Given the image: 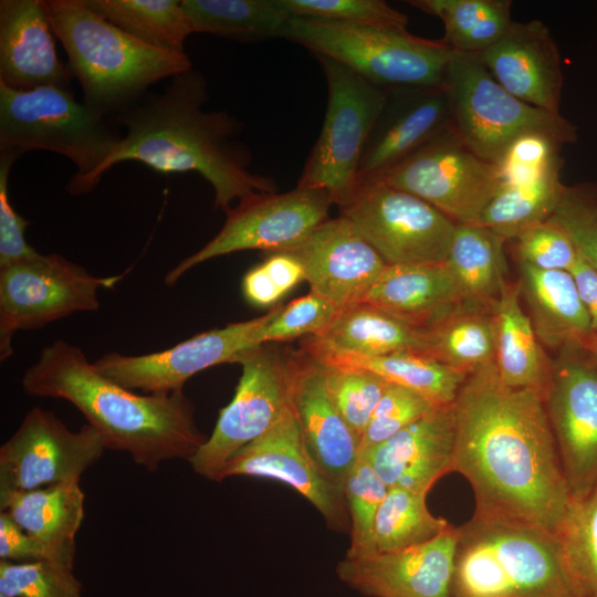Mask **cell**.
<instances>
[{
    "mask_svg": "<svg viewBox=\"0 0 597 597\" xmlns=\"http://www.w3.org/2000/svg\"><path fill=\"white\" fill-rule=\"evenodd\" d=\"M452 472L474 493V516L554 537L572 501L544 396L513 388L495 364L469 374L454 401Z\"/></svg>",
    "mask_w": 597,
    "mask_h": 597,
    "instance_id": "obj_1",
    "label": "cell"
},
{
    "mask_svg": "<svg viewBox=\"0 0 597 597\" xmlns=\"http://www.w3.org/2000/svg\"><path fill=\"white\" fill-rule=\"evenodd\" d=\"M208 84L193 67L170 78L161 93L144 95L109 119L126 134L85 186L92 191L102 176L126 160L163 174L196 172L213 188L214 207L228 210L255 193L274 192L269 177L250 169L251 151L242 124L223 111H206Z\"/></svg>",
    "mask_w": 597,
    "mask_h": 597,
    "instance_id": "obj_2",
    "label": "cell"
},
{
    "mask_svg": "<svg viewBox=\"0 0 597 597\" xmlns=\"http://www.w3.org/2000/svg\"><path fill=\"white\" fill-rule=\"evenodd\" d=\"M22 389L32 397L72 404L103 439L155 472L164 462L195 455L207 438L181 391L138 395L100 374L77 346L56 339L25 369Z\"/></svg>",
    "mask_w": 597,
    "mask_h": 597,
    "instance_id": "obj_3",
    "label": "cell"
},
{
    "mask_svg": "<svg viewBox=\"0 0 597 597\" xmlns=\"http://www.w3.org/2000/svg\"><path fill=\"white\" fill-rule=\"evenodd\" d=\"M67 66L80 82L83 103L98 114H116L148 87L192 69L186 53L147 45L125 33L83 0H43Z\"/></svg>",
    "mask_w": 597,
    "mask_h": 597,
    "instance_id": "obj_4",
    "label": "cell"
},
{
    "mask_svg": "<svg viewBox=\"0 0 597 597\" xmlns=\"http://www.w3.org/2000/svg\"><path fill=\"white\" fill-rule=\"evenodd\" d=\"M457 528L451 597H575L551 534L474 515Z\"/></svg>",
    "mask_w": 597,
    "mask_h": 597,
    "instance_id": "obj_5",
    "label": "cell"
},
{
    "mask_svg": "<svg viewBox=\"0 0 597 597\" xmlns=\"http://www.w3.org/2000/svg\"><path fill=\"white\" fill-rule=\"evenodd\" d=\"M112 125L77 102L72 91H15L0 84V155L18 159L40 149L69 158L76 166L66 185L71 195H84L88 180L119 144L122 136Z\"/></svg>",
    "mask_w": 597,
    "mask_h": 597,
    "instance_id": "obj_6",
    "label": "cell"
},
{
    "mask_svg": "<svg viewBox=\"0 0 597 597\" xmlns=\"http://www.w3.org/2000/svg\"><path fill=\"white\" fill-rule=\"evenodd\" d=\"M387 88L441 86L452 51L407 28L292 17L286 38Z\"/></svg>",
    "mask_w": 597,
    "mask_h": 597,
    "instance_id": "obj_7",
    "label": "cell"
},
{
    "mask_svg": "<svg viewBox=\"0 0 597 597\" xmlns=\"http://www.w3.org/2000/svg\"><path fill=\"white\" fill-rule=\"evenodd\" d=\"M450 127L474 154L495 165L527 134H542L563 145L577 139V127L561 113L530 105L509 93L475 54L452 51L443 80Z\"/></svg>",
    "mask_w": 597,
    "mask_h": 597,
    "instance_id": "obj_8",
    "label": "cell"
},
{
    "mask_svg": "<svg viewBox=\"0 0 597 597\" xmlns=\"http://www.w3.org/2000/svg\"><path fill=\"white\" fill-rule=\"evenodd\" d=\"M327 84L321 133L298 186L325 190L341 206L358 180V167L387 91L332 59L314 55Z\"/></svg>",
    "mask_w": 597,
    "mask_h": 597,
    "instance_id": "obj_9",
    "label": "cell"
},
{
    "mask_svg": "<svg viewBox=\"0 0 597 597\" xmlns=\"http://www.w3.org/2000/svg\"><path fill=\"white\" fill-rule=\"evenodd\" d=\"M338 208L387 265L447 259L457 223L409 192L358 179Z\"/></svg>",
    "mask_w": 597,
    "mask_h": 597,
    "instance_id": "obj_10",
    "label": "cell"
},
{
    "mask_svg": "<svg viewBox=\"0 0 597 597\" xmlns=\"http://www.w3.org/2000/svg\"><path fill=\"white\" fill-rule=\"evenodd\" d=\"M121 277L94 276L56 253H38L0 268V360L13 354L12 338L18 331L98 310V290L114 286Z\"/></svg>",
    "mask_w": 597,
    "mask_h": 597,
    "instance_id": "obj_11",
    "label": "cell"
},
{
    "mask_svg": "<svg viewBox=\"0 0 597 597\" xmlns=\"http://www.w3.org/2000/svg\"><path fill=\"white\" fill-rule=\"evenodd\" d=\"M332 205L325 190L298 185L286 192H262L242 199L224 211L226 221L210 241L167 272L165 283L174 285L193 266L233 252L293 251L328 219Z\"/></svg>",
    "mask_w": 597,
    "mask_h": 597,
    "instance_id": "obj_12",
    "label": "cell"
},
{
    "mask_svg": "<svg viewBox=\"0 0 597 597\" xmlns=\"http://www.w3.org/2000/svg\"><path fill=\"white\" fill-rule=\"evenodd\" d=\"M233 363L242 367L233 398L189 460L198 474L218 482L231 458L268 432L290 406V354L262 344L240 353Z\"/></svg>",
    "mask_w": 597,
    "mask_h": 597,
    "instance_id": "obj_13",
    "label": "cell"
},
{
    "mask_svg": "<svg viewBox=\"0 0 597 597\" xmlns=\"http://www.w3.org/2000/svg\"><path fill=\"white\" fill-rule=\"evenodd\" d=\"M375 179L420 198L455 223H478L499 189L495 165L467 147L450 125Z\"/></svg>",
    "mask_w": 597,
    "mask_h": 597,
    "instance_id": "obj_14",
    "label": "cell"
},
{
    "mask_svg": "<svg viewBox=\"0 0 597 597\" xmlns=\"http://www.w3.org/2000/svg\"><path fill=\"white\" fill-rule=\"evenodd\" d=\"M544 402L573 500L597 483V369L586 347L557 350Z\"/></svg>",
    "mask_w": 597,
    "mask_h": 597,
    "instance_id": "obj_15",
    "label": "cell"
},
{
    "mask_svg": "<svg viewBox=\"0 0 597 597\" xmlns=\"http://www.w3.org/2000/svg\"><path fill=\"white\" fill-rule=\"evenodd\" d=\"M105 449L90 425L72 431L52 411L33 407L0 448V493L80 482Z\"/></svg>",
    "mask_w": 597,
    "mask_h": 597,
    "instance_id": "obj_16",
    "label": "cell"
},
{
    "mask_svg": "<svg viewBox=\"0 0 597 597\" xmlns=\"http://www.w3.org/2000/svg\"><path fill=\"white\" fill-rule=\"evenodd\" d=\"M263 318L264 315L230 323L150 354L127 356L111 352L93 365L100 374L130 390L156 395L181 391L197 373L233 363L240 353L255 347L254 332Z\"/></svg>",
    "mask_w": 597,
    "mask_h": 597,
    "instance_id": "obj_17",
    "label": "cell"
},
{
    "mask_svg": "<svg viewBox=\"0 0 597 597\" xmlns=\"http://www.w3.org/2000/svg\"><path fill=\"white\" fill-rule=\"evenodd\" d=\"M239 475L283 482L312 503L331 528L344 531L348 525L344 491L315 463L291 406L268 432L231 458L221 481Z\"/></svg>",
    "mask_w": 597,
    "mask_h": 597,
    "instance_id": "obj_18",
    "label": "cell"
},
{
    "mask_svg": "<svg viewBox=\"0 0 597 597\" xmlns=\"http://www.w3.org/2000/svg\"><path fill=\"white\" fill-rule=\"evenodd\" d=\"M458 528L425 544L395 552L345 556L338 578L369 597H451Z\"/></svg>",
    "mask_w": 597,
    "mask_h": 597,
    "instance_id": "obj_19",
    "label": "cell"
},
{
    "mask_svg": "<svg viewBox=\"0 0 597 597\" xmlns=\"http://www.w3.org/2000/svg\"><path fill=\"white\" fill-rule=\"evenodd\" d=\"M290 406L315 463L343 490L359 458L360 440L329 397L323 364L303 349L290 354Z\"/></svg>",
    "mask_w": 597,
    "mask_h": 597,
    "instance_id": "obj_20",
    "label": "cell"
},
{
    "mask_svg": "<svg viewBox=\"0 0 597 597\" xmlns=\"http://www.w3.org/2000/svg\"><path fill=\"white\" fill-rule=\"evenodd\" d=\"M311 291L339 308L364 302L387 264L343 216L328 218L297 249Z\"/></svg>",
    "mask_w": 597,
    "mask_h": 597,
    "instance_id": "obj_21",
    "label": "cell"
},
{
    "mask_svg": "<svg viewBox=\"0 0 597 597\" xmlns=\"http://www.w3.org/2000/svg\"><path fill=\"white\" fill-rule=\"evenodd\" d=\"M475 55L509 93L535 107L559 113L564 84L561 55L543 21H513L495 44Z\"/></svg>",
    "mask_w": 597,
    "mask_h": 597,
    "instance_id": "obj_22",
    "label": "cell"
},
{
    "mask_svg": "<svg viewBox=\"0 0 597 597\" xmlns=\"http://www.w3.org/2000/svg\"><path fill=\"white\" fill-rule=\"evenodd\" d=\"M386 91L359 163L358 179L379 178L450 125L443 85Z\"/></svg>",
    "mask_w": 597,
    "mask_h": 597,
    "instance_id": "obj_23",
    "label": "cell"
},
{
    "mask_svg": "<svg viewBox=\"0 0 597 597\" xmlns=\"http://www.w3.org/2000/svg\"><path fill=\"white\" fill-rule=\"evenodd\" d=\"M457 419L454 402L438 406L383 443L360 453L388 488L428 494L452 472Z\"/></svg>",
    "mask_w": 597,
    "mask_h": 597,
    "instance_id": "obj_24",
    "label": "cell"
},
{
    "mask_svg": "<svg viewBox=\"0 0 597 597\" xmlns=\"http://www.w3.org/2000/svg\"><path fill=\"white\" fill-rule=\"evenodd\" d=\"M43 0L0 1V84L15 91L71 90L72 73L56 53Z\"/></svg>",
    "mask_w": 597,
    "mask_h": 597,
    "instance_id": "obj_25",
    "label": "cell"
},
{
    "mask_svg": "<svg viewBox=\"0 0 597 597\" xmlns=\"http://www.w3.org/2000/svg\"><path fill=\"white\" fill-rule=\"evenodd\" d=\"M364 302L420 329L463 304L446 261L387 265Z\"/></svg>",
    "mask_w": 597,
    "mask_h": 597,
    "instance_id": "obj_26",
    "label": "cell"
},
{
    "mask_svg": "<svg viewBox=\"0 0 597 597\" xmlns=\"http://www.w3.org/2000/svg\"><path fill=\"white\" fill-rule=\"evenodd\" d=\"M517 283L540 342L556 350L569 345H589L595 333L569 272L520 263Z\"/></svg>",
    "mask_w": 597,
    "mask_h": 597,
    "instance_id": "obj_27",
    "label": "cell"
},
{
    "mask_svg": "<svg viewBox=\"0 0 597 597\" xmlns=\"http://www.w3.org/2000/svg\"><path fill=\"white\" fill-rule=\"evenodd\" d=\"M303 350L313 355L350 353L380 356L410 352L429 356L425 329L366 302L343 308L323 333L304 341Z\"/></svg>",
    "mask_w": 597,
    "mask_h": 597,
    "instance_id": "obj_28",
    "label": "cell"
},
{
    "mask_svg": "<svg viewBox=\"0 0 597 597\" xmlns=\"http://www.w3.org/2000/svg\"><path fill=\"white\" fill-rule=\"evenodd\" d=\"M519 283H506L492 305L494 364L504 385L530 388L544 396L552 362L542 349L530 316L521 307Z\"/></svg>",
    "mask_w": 597,
    "mask_h": 597,
    "instance_id": "obj_29",
    "label": "cell"
},
{
    "mask_svg": "<svg viewBox=\"0 0 597 597\" xmlns=\"http://www.w3.org/2000/svg\"><path fill=\"white\" fill-rule=\"evenodd\" d=\"M84 505L85 494L77 481L0 493V512L31 536L59 548H76Z\"/></svg>",
    "mask_w": 597,
    "mask_h": 597,
    "instance_id": "obj_30",
    "label": "cell"
},
{
    "mask_svg": "<svg viewBox=\"0 0 597 597\" xmlns=\"http://www.w3.org/2000/svg\"><path fill=\"white\" fill-rule=\"evenodd\" d=\"M504 240L479 223H457L446 259L465 305L491 310L506 282Z\"/></svg>",
    "mask_w": 597,
    "mask_h": 597,
    "instance_id": "obj_31",
    "label": "cell"
},
{
    "mask_svg": "<svg viewBox=\"0 0 597 597\" xmlns=\"http://www.w3.org/2000/svg\"><path fill=\"white\" fill-rule=\"evenodd\" d=\"M311 355L324 364L370 371L388 384L416 391L434 406L453 404L468 376L419 353L404 352L380 356L350 353Z\"/></svg>",
    "mask_w": 597,
    "mask_h": 597,
    "instance_id": "obj_32",
    "label": "cell"
},
{
    "mask_svg": "<svg viewBox=\"0 0 597 597\" xmlns=\"http://www.w3.org/2000/svg\"><path fill=\"white\" fill-rule=\"evenodd\" d=\"M192 32L239 41L286 38L291 15L280 0H181Z\"/></svg>",
    "mask_w": 597,
    "mask_h": 597,
    "instance_id": "obj_33",
    "label": "cell"
},
{
    "mask_svg": "<svg viewBox=\"0 0 597 597\" xmlns=\"http://www.w3.org/2000/svg\"><path fill=\"white\" fill-rule=\"evenodd\" d=\"M428 355L467 375L494 363L495 328L492 311L462 304L425 329Z\"/></svg>",
    "mask_w": 597,
    "mask_h": 597,
    "instance_id": "obj_34",
    "label": "cell"
},
{
    "mask_svg": "<svg viewBox=\"0 0 597 597\" xmlns=\"http://www.w3.org/2000/svg\"><path fill=\"white\" fill-rule=\"evenodd\" d=\"M412 7L440 19L441 41L454 52L480 54L495 44L511 23L510 0H412Z\"/></svg>",
    "mask_w": 597,
    "mask_h": 597,
    "instance_id": "obj_35",
    "label": "cell"
},
{
    "mask_svg": "<svg viewBox=\"0 0 597 597\" xmlns=\"http://www.w3.org/2000/svg\"><path fill=\"white\" fill-rule=\"evenodd\" d=\"M100 17L153 48L185 53L193 33L181 0H83Z\"/></svg>",
    "mask_w": 597,
    "mask_h": 597,
    "instance_id": "obj_36",
    "label": "cell"
},
{
    "mask_svg": "<svg viewBox=\"0 0 597 597\" xmlns=\"http://www.w3.org/2000/svg\"><path fill=\"white\" fill-rule=\"evenodd\" d=\"M561 169H553L530 182L500 187L478 223L507 241L547 220L564 186Z\"/></svg>",
    "mask_w": 597,
    "mask_h": 597,
    "instance_id": "obj_37",
    "label": "cell"
},
{
    "mask_svg": "<svg viewBox=\"0 0 597 597\" xmlns=\"http://www.w3.org/2000/svg\"><path fill=\"white\" fill-rule=\"evenodd\" d=\"M554 538L575 597H597V483L572 499Z\"/></svg>",
    "mask_w": 597,
    "mask_h": 597,
    "instance_id": "obj_38",
    "label": "cell"
},
{
    "mask_svg": "<svg viewBox=\"0 0 597 597\" xmlns=\"http://www.w3.org/2000/svg\"><path fill=\"white\" fill-rule=\"evenodd\" d=\"M426 496L399 486L388 489L375 524L376 553L425 544L453 526L429 511Z\"/></svg>",
    "mask_w": 597,
    "mask_h": 597,
    "instance_id": "obj_39",
    "label": "cell"
},
{
    "mask_svg": "<svg viewBox=\"0 0 597 597\" xmlns=\"http://www.w3.org/2000/svg\"><path fill=\"white\" fill-rule=\"evenodd\" d=\"M388 489L370 462L359 455L343 488L350 526V544L346 556L376 553L375 524Z\"/></svg>",
    "mask_w": 597,
    "mask_h": 597,
    "instance_id": "obj_40",
    "label": "cell"
},
{
    "mask_svg": "<svg viewBox=\"0 0 597 597\" xmlns=\"http://www.w3.org/2000/svg\"><path fill=\"white\" fill-rule=\"evenodd\" d=\"M322 364L333 404L362 440L388 383L364 369Z\"/></svg>",
    "mask_w": 597,
    "mask_h": 597,
    "instance_id": "obj_41",
    "label": "cell"
},
{
    "mask_svg": "<svg viewBox=\"0 0 597 597\" xmlns=\"http://www.w3.org/2000/svg\"><path fill=\"white\" fill-rule=\"evenodd\" d=\"M341 311L332 301L311 291L265 314L254 332L255 345L318 335L336 320Z\"/></svg>",
    "mask_w": 597,
    "mask_h": 597,
    "instance_id": "obj_42",
    "label": "cell"
},
{
    "mask_svg": "<svg viewBox=\"0 0 597 597\" xmlns=\"http://www.w3.org/2000/svg\"><path fill=\"white\" fill-rule=\"evenodd\" d=\"M0 594L9 597H82L73 568L52 562L0 561Z\"/></svg>",
    "mask_w": 597,
    "mask_h": 597,
    "instance_id": "obj_43",
    "label": "cell"
},
{
    "mask_svg": "<svg viewBox=\"0 0 597 597\" xmlns=\"http://www.w3.org/2000/svg\"><path fill=\"white\" fill-rule=\"evenodd\" d=\"M548 220L569 235L578 253L597 271V181L564 185Z\"/></svg>",
    "mask_w": 597,
    "mask_h": 597,
    "instance_id": "obj_44",
    "label": "cell"
},
{
    "mask_svg": "<svg viewBox=\"0 0 597 597\" xmlns=\"http://www.w3.org/2000/svg\"><path fill=\"white\" fill-rule=\"evenodd\" d=\"M291 17L344 24L407 28L408 17L383 0H280Z\"/></svg>",
    "mask_w": 597,
    "mask_h": 597,
    "instance_id": "obj_45",
    "label": "cell"
},
{
    "mask_svg": "<svg viewBox=\"0 0 597 597\" xmlns=\"http://www.w3.org/2000/svg\"><path fill=\"white\" fill-rule=\"evenodd\" d=\"M562 143L542 135L527 134L517 138L495 164L499 188L530 182L563 167Z\"/></svg>",
    "mask_w": 597,
    "mask_h": 597,
    "instance_id": "obj_46",
    "label": "cell"
},
{
    "mask_svg": "<svg viewBox=\"0 0 597 597\" xmlns=\"http://www.w3.org/2000/svg\"><path fill=\"white\" fill-rule=\"evenodd\" d=\"M436 407L416 391L388 384L362 437L360 453L388 440Z\"/></svg>",
    "mask_w": 597,
    "mask_h": 597,
    "instance_id": "obj_47",
    "label": "cell"
},
{
    "mask_svg": "<svg viewBox=\"0 0 597 597\" xmlns=\"http://www.w3.org/2000/svg\"><path fill=\"white\" fill-rule=\"evenodd\" d=\"M514 240L519 262L540 270L569 272L578 256L569 235L548 219L526 229Z\"/></svg>",
    "mask_w": 597,
    "mask_h": 597,
    "instance_id": "obj_48",
    "label": "cell"
},
{
    "mask_svg": "<svg viewBox=\"0 0 597 597\" xmlns=\"http://www.w3.org/2000/svg\"><path fill=\"white\" fill-rule=\"evenodd\" d=\"M76 548L45 544L23 531L7 513H0V561L52 562L73 568Z\"/></svg>",
    "mask_w": 597,
    "mask_h": 597,
    "instance_id": "obj_49",
    "label": "cell"
},
{
    "mask_svg": "<svg viewBox=\"0 0 597 597\" xmlns=\"http://www.w3.org/2000/svg\"><path fill=\"white\" fill-rule=\"evenodd\" d=\"M15 160V157L0 155V268L39 253L24 237L30 222L14 210L9 199L8 178Z\"/></svg>",
    "mask_w": 597,
    "mask_h": 597,
    "instance_id": "obj_50",
    "label": "cell"
},
{
    "mask_svg": "<svg viewBox=\"0 0 597 597\" xmlns=\"http://www.w3.org/2000/svg\"><path fill=\"white\" fill-rule=\"evenodd\" d=\"M262 265L283 295L300 282L305 281V271L302 263L290 252L273 253Z\"/></svg>",
    "mask_w": 597,
    "mask_h": 597,
    "instance_id": "obj_51",
    "label": "cell"
},
{
    "mask_svg": "<svg viewBox=\"0 0 597 597\" xmlns=\"http://www.w3.org/2000/svg\"><path fill=\"white\" fill-rule=\"evenodd\" d=\"M242 292L245 300L255 306H271L283 296L262 264L245 273Z\"/></svg>",
    "mask_w": 597,
    "mask_h": 597,
    "instance_id": "obj_52",
    "label": "cell"
},
{
    "mask_svg": "<svg viewBox=\"0 0 597 597\" xmlns=\"http://www.w3.org/2000/svg\"><path fill=\"white\" fill-rule=\"evenodd\" d=\"M569 273L589 315L591 329L597 334V271L578 253Z\"/></svg>",
    "mask_w": 597,
    "mask_h": 597,
    "instance_id": "obj_53",
    "label": "cell"
},
{
    "mask_svg": "<svg viewBox=\"0 0 597 597\" xmlns=\"http://www.w3.org/2000/svg\"><path fill=\"white\" fill-rule=\"evenodd\" d=\"M586 348L588 349L591 360L597 369V334L593 336L589 345Z\"/></svg>",
    "mask_w": 597,
    "mask_h": 597,
    "instance_id": "obj_54",
    "label": "cell"
},
{
    "mask_svg": "<svg viewBox=\"0 0 597 597\" xmlns=\"http://www.w3.org/2000/svg\"><path fill=\"white\" fill-rule=\"evenodd\" d=\"M0 597H9V596H6V595H3V594H0Z\"/></svg>",
    "mask_w": 597,
    "mask_h": 597,
    "instance_id": "obj_55",
    "label": "cell"
}]
</instances>
